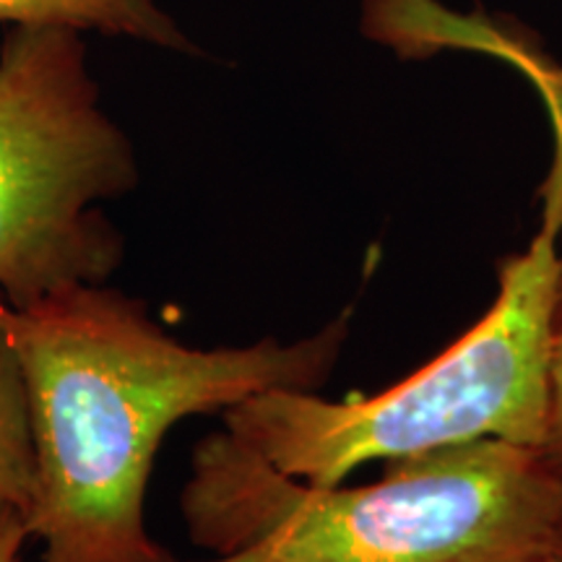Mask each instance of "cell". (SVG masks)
<instances>
[{
  "label": "cell",
  "mask_w": 562,
  "mask_h": 562,
  "mask_svg": "<svg viewBox=\"0 0 562 562\" xmlns=\"http://www.w3.org/2000/svg\"><path fill=\"white\" fill-rule=\"evenodd\" d=\"M30 542L24 513L0 508V562H21L24 544Z\"/></svg>",
  "instance_id": "cell-8"
},
{
  "label": "cell",
  "mask_w": 562,
  "mask_h": 562,
  "mask_svg": "<svg viewBox=\"0 0 562 562\" xmlns=\"http://www.w3.org/2000/svg\"><path fill=\"white\" fill-rule=\"evenodd\" d=\"M315 487L222 430L199 440L180 513L211 562H537L562 542V474L542 448L482 438Z\"/></svg>",
  "instance_id": "cell-2"
},
{
  "label": "cell",
  "mask_w": 562,
  "mask_h": 562,
  "mask_svg": "<svg viewBox=\"0 0 562 562\" xmlns=\"http://www.w3.org/2000/svg\"><path fill=\"white\" fill-rule=\"evenodd\" d=\"M537 562H562V542L560 544H554L550 552L544 554V558H539Z\"/></svg>",
  "instance_id": "cell-9"
},
{
  "label": "cell",
  "mask_w": 562,
  "mask_h": 562,
  "mask_svg": "<svg viewBox=\"0 0 562 562\" xmlns=\"http://www.w3.org/2000/svg\"><path fill=\"white\" fill-rule=\"evenodd\" d=\"M562 172L544 227L497 269V297L432 362L372 396L266 391L222 414L224 430L279 472L334 487L370 461L482 438L542 448L550 435V318L562 269Z\"/></svg>",
  "instance_id": "cell-3"
},
{
  "label": "cell",
  "mask_w": 562,
  "mask_h": 562,
  "mask_svg": "<svg viewBox=\"0 0 562 562\" xmlns=\"http://www.w3.org/2000/svg\"><path fill=\"white\" fill-rule=\"evenodd\" d=\"M0 326L30 396L37 490L24 521L40 562H178L146 526L159 448L195 414L266 391H321L349 339L351 311L297 341L188 347L149 302L76 284L26 307L0 297Z\"/></svg>",
  "instance_id": "cell-1"
},
{
  "label": "cell",
  "mask_w": 562,
  "mask_h": 562,
  "mask_svg": "<svg viewBox=\"0 0 562 562\" xmlns=\"http://www.w3.org/2000/svg\"><path fill=\"white\" fill-rule=\"evenodd\" d=\"M560 240H562V235H560Z\"/></svg>",
  "instance_id": "cell-10"
},
{
  "label": "cell",
  "mask_w": 562,
  "mask_h": 562,
  "mask_svg": "<svg viewBox=\"0 0 562 562\" xmlns=\"http://www.w3.org/2000/svg\"><path fill=\"white\" fill-rule=\"evenodd\" d=\"M140 182L136 146L104 110L89 45L66 26L0 42V297L11 307L108 284L125 235L104 206Z\"/></svg>",
  "instance_id": "cell-4"
},
{
  "label": "cell",
  "mask_w": 562,
  "mask_h": 562,
  "mask_svg": "<svg viewBox=\"0 0 562 562\" xmlns=\"http://www.w3.org/2000/svg\"><path fill=\"white\" fill-rule=\"evenodd\" d=\"M37 490L30 396L16 351L0 326V508L26 516Z\"/></svg>",
  "instance_id": "cell-6"
},
{
  "label": "cell",
  "mask_w": 562,
  "mask_h": 562,
  "mask_svg": "<svg viewBox=\"0 0 562 562\" xmlns=\"http://www.w3.org/2000/svg\"><path fill=\"white\" fill-rule=\"evenodd\" d=\"M0 24L66 26L170 53H201L157 0H0Z\"/></svg>",
  "instance_id": "cell-5"
},
{
  "label": "cell",
  "mask_w": 562,
  "mask_h": 562,
  "mask_svg": "<svg viewBox=\"0 0 562 562\" xmlns=\"http://www.w3.org/2000/svg\"><path fill=\"white\" fill-rule=\"evenodd\" d=\"M544 453L562 474V269L550 318V435Z\"/></svg>",
  "instance_id": "cell-7"
}]
</instances>
